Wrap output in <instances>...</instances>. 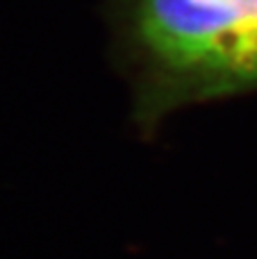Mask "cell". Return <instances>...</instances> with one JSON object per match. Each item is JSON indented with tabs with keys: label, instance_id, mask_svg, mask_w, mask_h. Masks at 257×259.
<instances>
[{
	"label": "cell",
	"instance_id": "1",
	"mask_svg": "<svg viewBox=\"0 0 257 259\" xmlns=\"http://www.w3.org/2000/svg\"><path fill=\"white\" fill-rule=\"evenodd\" d=\"M137 30L180 89L214 96L257 87V0H141Z\"/></svg>",
	"mask_w": 257,
	"mask_h": 259
}]
</instances>
